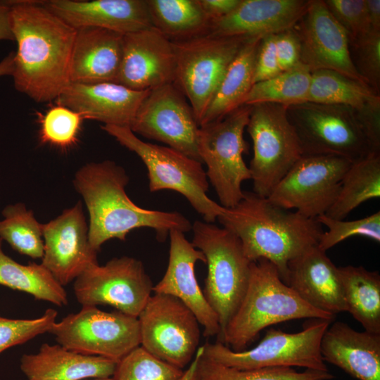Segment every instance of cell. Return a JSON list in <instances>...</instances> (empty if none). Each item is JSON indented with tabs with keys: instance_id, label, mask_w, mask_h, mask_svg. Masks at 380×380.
Masks as SVG:
<instances>
[{
	"instance_id": "cell-1",
	"label": "cell",
	"mask_w": 380,
	"mask_h": 380,
	"mask_svg": "<svg viewBox=\"0 0 380 380\" xmlns=\"http://www.w3.org/2000/svg\"><path fill=\"white\" fill-rule=\"evenodd\" d=\"M11 27L17 44L15 88L36 102L57 99L70 83L76 30L41 1H11Z\"/></svg>"
},
{
	"instance_id": "cell-2",
	"label": "cell",
	"mask_w": 380,
	"mask_h": 380,
	"mask_svg": "<svg viewBox=\"0 0 380 380\" xmlns=\"http://www.w3.org/2000/svg\"><path fill=\"white\" fill-rule=\"evenodd\" d=\"M129 177L124 168L112 160L91 162L81 167L72 180L89 213V240L98 252L111 239L125 241L132 230L153 229L158 241H164L171 230L184 233L192 228L179 212L144 209L129 199L125 192Z\"/></svg>"
},
{
	"instance_id": "cell-3",
	"label": "cell",
	"mask_w": 380,
	"mask_h": 380,
	"mask_svg": "<svg viewBox=\"0 0 380 380\" xmlns=\"http://www.w3.org/2000/svg\"><path fill=\"white\" fill-rule=\"evenodd\" d=\"M217 220L239 239L250 261H270L286 284L289 262L317 246L324 232L315 219L279 207L253 192L244 191L240 202L226 208Z\"/></svg>"
},
{
	"instance_id": "cell-4",
	"label": "cell",
	"mask_w": 380,
	"mask_h": 380,
	"mask_svg": "<svg viewBox=\"0 0 380 380\" xmlns=\"http://www.w3.org/2000/svg\"><path fill=\"white\" fill-rule=\"evenodd\" d=\"M334 317L302 300L272 262L260 259L251 262L246 293L220 336L229 348L241 351L269 326L302 318L332 322Z\"/></svg>"
},
{
	"instance_id": "cell-5",
	"label": "cell",
	"mask_w": 380,
	"mask_h": 380,
	"mask_svg": "<svg viewBox=\"0 0 380 380\" xmlns=\"http://www.w3.org/2000/svg\"><path fill=\"white\" fill-rule=\"evenodd\" d=\"M101 127L141 158L148 170L150 191L167 189L181 194L207 222L213 223L225 212L208 197V180L200 161L169 146L145 142L128 127Z\"/></svg>"
},
{
	"instance_id": "cell-6",
	"label": "cell",
	"mask_w": 380,
	"mask_h": 380,
	"mask_svg": "<svg viewBox=\"0 0 380 380\" xmlns=\"http://www.w3.org/2000/svg\"><path fill=\"white\" fill-rule=\"evenodd\" d=\"M191 229V243L203 253L208 267L203 293L217 315L222 334L246 293L252 262L239 239L224 227L196 220Z\"/></svg>"
},
{
	"instance_id": "cell-7",
	"label": "cell",
	"mask_w": 380,
	"mask_h": 380,
	"mask_svg": "<svg viewBox=\"0 0 380 380\" xmlns=\"http://www.w3.org/2000/svg\"><path fill=\"white\" fill-rule=\"evenodd\" d=\"M251 106L243 105L223 118L199 127L198 152L207 166L206 176L221 205L234 208L243 198L242 183L251 179L243 158L248 151L243 138Z\"/></svg>"
},
{
	"instance_id": "cell-8",
	"label": "cell",
	"mask_w": 380,
	"mask_h": 380,
	"mask_svg": "<svg viewBox=\"0 0 380 380\" xmlns=\"http://www.w3.org/2000/svg\"><path fill=\"white\" fill-rule=\"evenodd\" d=\"M287 107L274 103L251 106L247 131L253 156L248 167L253 193L267 198L279 182L303 156Z\"/></svg>"
},
{
	"instance_id": "cell-9",
	"label": "cell",
	"mask_w": 380,
	"mask_h": 380,
	"mask_svg": "<svg viewBox=\"0 0 380 380\" xmlns=\"http://www.w3.org/2000/svg\"><path fill=\"white\" fill-rule=\"evenodd\" d=\"M301 331L286 333L271 328L254 348L234 351L220 341L203 345V356L239 369L300 367L329 371L320 351L322 336L331 321L316 319Z\"/></svg>"
},
{
	"instance_id": "cell-10",
	"label": "cell",
	"mask_w": 380,
	"mask_h": 380,
	"mask_svg": "<svg viewBox=\"0 0 380 380\" xmlns=\"http://www.w3.org/2000/svg\"><path fill=\"white\" fill-rule=\"evenodd\" d=\"M248 38L207 33L172 42L173 84L188 100L198 126L228 66Z\"/></svg>"
},
{
	"instance_id": "cell-11",
	"label": "cell",
	"mask_w": 380,
	"mask_h": 380,
	"mask_svg": "<svg viewBox=\"0 0 380 380\" xmlns=\"http://www.w3.org/2000/svg\"><path fill=\"white\" fill-rule=\"evenodd\" d=\"M287 115L303 156L330 155L354 162L372 152L348 106L305 101L288 106Z\"/></svg>"
},
{
	"instance_id": "cell-12",
	"label": "cell",
	"mask_w": 380,
	"mask_h": 380,
	"mask_svg": "<svg viewBox=\"0 0 380 380\" xmlns=\"http://www.w3.org/2000/svg\"><path fill=\"white\" fill-rule=\"evenodd\" d=\"M49 333L62 346L84 355L118 362L140 346L137 317L96 306H82L56 322Z\"/></svg>"
},
{
	"instance_id": "cell-13",
	"label": "cell",
	"mask_w": 380,
	"mask_h": 380,
	"mask_svg": "<svg viewBox=\"0 0 380 380\" xmlns=\"http://www.w3.org/2000/svg\"><path fill=\"white\" fill-rule=\"evenodd\" d=\"M137 319L142 348L182 369L191 362L199 348L200 324L179 299L154 293Z\"/></svg>"
},
{
	"instance_id": "cell-14",
	"label": "cell",
	"mask_w": 380,
	"mask_h": 380,
	"mask_svg": "<svg viewBox=\"0 0 380 380\" xmlns=\"http://www.w3.org/2000/svg\"><path fill=\"white\" fill-rule=\"evenodd\" d=\"M351 163L336 156H303L267 198L279 207L315 219L335 201Z\"/></svg>"
},
{
	"instance_id": "cell-15",
	"label": "cell",
	"mask_w": 380,
	"mask_h": 380,
	"mask_svg": "<svg viewBox=\"0 0 380 380\" xmlns=\"http://www.w3.org/2000/svg\"><path fill=\"white\" fill-rule=\"evenodd\" d=\"M153 289L143 263L129 256L90 266L75 279L73 286L82 306L108 305L134 317L144 308Z\"/></svg>"
},
{
	"instance_id": "cell-16",
	"label": "cell",
	"mask_w": 380,
	"mask_h": 380,
	"mask_svg": "<svg viewBox=\"0 0 380 380\" xmlns=\"http://www.w3.org/2000/svg\"><path fill=\"white\" fill-rule=\"evenodd\" d=\"M129 128L134 134L163 142L201 162L197 145L199 126L188 100L173 83L149 91Z\"/></svg>"
},
{
	"instance_id": "cell-17",
	"label": "cell",
	"mask_w": 380,
	"mask_h": 380,
	"mask_svg": "<svg viewBox=\"0 0 380 380\" xmlns=\"http://www.w3.org/2000/svg\"><path fill=\"white\" fill-rule=\"evenodd\" d=\"M293 29L300 42V63L310 72L334 70L366 83L353 64L347 32L324 0H310L306 11Z\"/></svg>"
},
{
	"instance_id": "cell-18",
	"label": "cell",
	"mask_w": 380,
	"mask_h": 380,
	"mask_svg": "<svg viewBox=\"0 0 380 380\" xmlns=\"http://www.w3.org/2000/svg\"><path fill=\"white\" fill-rule=\"evenodd\" d=\"M44 255L41 264L63 286L99 264L89 240V225L81 201L42 224Z\"/></svg>"
},
{
	"instance_id": "cell-19",
	"label": "cell",
	"mask_w": 380,
	"mask_h": 380,
	"mask_svg": "<svg viewBox=\"0 0 380 380\" xmlns=\"http://www.w3.org/2000/svg\"><path fill=\"white\" fill-rule=\"evenodd\" d=\"M175 68L172 42L154 27L122 35L116 83L136 91L152 90L173 83Z\"/></svg>"
},
{
	"instance_id": "cell-20",
	"label": "cell",
	"mask_w": 380,
	"mask_h": 380,
	"mask_svg": "<svg viewBox=\"0 0 380 380\" xmlns=\"http://www.w3.org/2000/svg\"><path fill=\"white\" fill-rule=\"evenodd\" d=\"M170 250L166 271L153 291L179 299L194 314L203 327L205 337L220 336L221 327L217 314L208 303L195 274L197 261L205 262L203 253L189 241L184 233L173 229L169 233Z\"/></svg>"
},
{
	"instance_id": "cell-21",
	"label": "cell",
	"mask_w": 380,
	"mask_h": 380,
	"mask_svg": "<svg viewBox=\"0 0 380 380\" xmlns=\"http://www.w3.org/2000/svg\"><path fill=\"white\" fill-rule=\"evenodd\" d=\"M150 91L132 90L116 82H70L56 103L79 113L83 119L99 121L103 125L129 127Z\"/></svg>"
},
{
	"instance_id": "cell-22",
	"label": "cell",
	"mask_w": 380,
	"mask_h": 380,
	"mask_svg": "<svg viewBox=\"0 0 380 380\" xmlns=\"http://www.w3.org/2000/svg\"><path fill=\"white\" fill-rule=\"evenodd\" d=\"M41 2L75 30L99 27L123 35L152 27L146 0H46Z\"/></svg>"
},
{
	"instance_id": "cell-23",
	"label": "cell",
	"mask_w": 380,
	"mask_h": 380,
	"mask_svg": "<svg viewBox=\"0 0 380 380\" xmlns=\"http://www.w3.org/2000/svg\"><path fill=\"white\" fill-rule=\"evenodd\" d=\"M310 0H241L228 15L210 20L208 33L217 37H253L293 27Z\"/></svg>"
},
{
	"instance_id": "cell-24",
	"label": "cell",
	"mask_w": 380,
	"mask_h": 380,
	"mask_svg": "<svg viewBox=\"0 0 380 380\" xmlns=\"http://www.w3.org/2000/svg\"><path fill=\"white\" fill-rule=\"evenodd\" d=\"M287 285L319 310L334 317L346 311L338 267L317 245L289 262Z\"/></svg>"
},
{
	"instance_id": "cell-25",
	"label": "cell",
	"mask_w": 380,
	"mask_h": 380,
	"mask_svg": "<svg viewBox=\"0 0 380 380\" xmlns=\"http://www.w3.org/2000/svg\"><path fill=\"white\" fill-rule=\"evenodd\" d=\"M122 34L99 27L76 30L70 82H116L122 58Z\"/></svg>"
},
{
	"instance_id": "cell-26",
	"label": "cell",
	"mask_w": 380,
	"mask_h": 380,
	"mask_svg": "<svg viewBox=\"0 0 380 380\" xmlns=\"http://www.w3.org/2000/svg\"><path fill=\"white\" fill-rule=\"evenodd\" d=\"M320 351L324 361L358 380H380V334L357 331L336 322L324 333Z\"/></svg>"
},
{
	"instance_id": "cell-27",
	"label": "cell",
	"mask_w": 380,
	"mask_h": 380,
	"mask_svg": "<svg viewBox=\"0 0 380 380\" xmlns=\"http://www.w3.org/2000/svg\"><path fill=\"white\" fill-rule=\"evenodd\" d=\"M118 362L70 350L60 344H42L25 354L20 367L30 380H82L112 377Z\"/></svg>"
},
{
	"instance_id": "cell-28",
	"label": "cell",
	"mask_w": 380,
	"mask_h": 380,
	"mask_svg": "<svg viewBox=\"0 0 380 380\" xmlns=\"http://www.w3.org/2000/svg\"><path fill=\"white\" fill-rule=\"evenodd\" d=\"M262 37H250L243 43L228 66L199 127L219 120L243 105L253 84L256 56Z\"/></svg>"
},
{
	"instance_id": "cell-29",
	"label": "cell",
	"mask_w": 380,
	"mask_h": 380,
	"mask_svg": "<svg viewBox=\"0 0 380 380\" xmlns=\"http://www.w3.org/2000/svg\"><path fill=\"white\" fill-rule=\"evenodd\" d=\"M348 312L365 331L380 334V275L362 266L338 267Z\"/></svg>"
},
{
	"instance_id": "cell-30",
	"label": "cell",
	"mask_w": 380,
	"mask_h": 380,
	"mask_svg": "<svg viewBox=\"0 0 380 380\" xmlns=\"http://www.w3.org/2000/svg\"><path fill=\"white\" fill-rule=\"evenodd\" d=\"M152 27L171 42L207 34L210 20L198 0H146Z\"/></svg>"
},
{
	"instance_id": "cell-31",
	"label": "cell",
	"mask_w": 380,
	"mask_h": 380,
	"mask_svg": "<svg viewBox=\"0 0 380 380\" xmlns=\"http://www.w3.org/2000/svg\"><path fill=\"white\" fill-rule=\"evenodd\" d=\"M380 197V153L370 152L352 162L346 172L338 194L327 216L344 220L362 203Z\"/></svg>"
},
{
	"instance_id": "cell-32",
	"label": "cell",
	"mask_w": 380,
	"mask_h": 380,
	"mask_svg": "<svg viewBox=\"0 0 380 380\" xmlns=\"http://www.w3.org/2000/svg\"><path fill=\"white\" fill-rule=\"evenodd\" d=\"M0 284L57 306L68 304L66 291L41 263L22 265L6 255L0 238Z\"/></svg>"
},
{
	"instance_id": "cell-33",
	"label": "cell",
	"mask_w": 380,
	"mask_h": 380,
	"mask_svg": "<svg viewBox=\"0 0 380 380\" xmlns=\"http://www.w3.org/2000/svg\"><path fill=\"white\" fill-rule=\"evenodd\" d=\"M380 101V94L367 84L330 70L311 72L307 101L342 105L359 110Z\"/></svg>"
},
{
	"instance_id": "cell-34",
	"label": "cell",
	"mask_w": 380,
	"mask_h": 380,
	"mask_svg": "<svg viewBox=\"0 0 380 380\" xmlns=\"http://www.w3.org/2000/svg\"><path fill=\"white\" fill-rule=\"evenodd\" d=\"M311 72L303 63L253 84L243 105L274 103L286 106L307 101Z\"/></svg>"
},
{
	"instance_id": "cell-35",
	"label": "cell",
	"mask_w": 380,
	"mask_h": 380,
	"mask_svg": "<svg viewBox=\"0 0 380 380\" xmlns=\"http://www.w3.org/2000/svg\"><path fill=\"white\" fill-rule=\"evenodd\" d=\"M0 220V238L18 253L33 259L44 255L42 223L22 203L6 205Z\"/></svg>"
},
{
	"instance_id": "cell-36",
	"label": "cell",
	"mask_w": 380,
	"mask_h": 380,
	"mask_svg": "<svg viewBox=\"0 0 380 380\" xmlns=\"http://www.w3.org/2000/svg\"><path fill=\"white\" fill-rule=\"evenodd\" d=\"M329 371L306 369L299 372L287 367L239 369L208 360L200 355L196 380H330Z\"/></svg>"
},
{
	"instance_id": "cell-37",
	"label": "cell",
	"mask_w": 380,
	"mask_h": 380,
	"mask_svg": "<svg viewBox=\"0 0 380 380\" xmlns=\"http://www.w3.org/2000/svg\"><path fill=\"white\" fill-rule=\"evenodd\" d=\"M184 370L149 353L141 346L117 363L113 380H181Z\"/></svg>"
},
{
	"instance_id": "cell-38",
	"label": "cell",
	"mask_w": 380,
	"mask_h": 380,
	"mask_svg": "<svg viewBox=\"0 0 380 380\" xmlns=\"http://www.w3.org/2000/svg\"><path fill=\"white\" fill-rule=\"evenodd\" d=\"M84 119L74 110L57 104L39 115V138L47 144L62 149L75 145Z\"/></svg>"
},
{
	"instance_id": "cell-39",
	"label": "cell",
	"mask_w": 380,
	"mask_h": 380,
	"mask_svg": "<svg viewBox=\"0 0 380 380\" xmlns=\"http://www.w3.org/2000/svg\"><path fill=\"white\" fill-rule=\"evenodd\" d=\"M321 224L326 226L328 231L320 236L317 246L327 251L340 242L352 236H363L376 242H380V212L363 218L345 221L322 215L315 218Z\"/></svg>"
},
{
	"instance_id": "cell-40",
	"label": "cell",
	"mask_w": 380,
	"mask_h": 380,
	"mask_svg": "<svg viewBox=\"0 0 380 380\" xmlns=\"http://www.w3.org/2000/svg\"><path fill=\"white\" fill-rule=\"evenodd\" d=\"M57 312L51 308L34 319H15L0 317V353L12 346L50 331L56 322Z\"/></svg>"
},
{
	"instance_id": "cell-41",
	"label": "cell",
	"mask_w": 380,
	"mask_h": 380,
	"mask_svg": "<svg viewBox=\"0 0 380 380\" xmlns=\"http://www.w3.org/2000/svg\"><path fill=\"white\" fill-rule=\"evenodd\" d=\"M350 43L353 64L365 82L380 93V32H370Z\"/></svg>"
},
{
	"instance_id": "cell-42",
	"label": "cell",
	"mask_w": 380,
	"mask_h": 380,
	"mask_svg": "<svg viewBox=\"0 0 380 380\" xmlns=\"http://www.w3.org/2000/svg\"><path fill=\"white\" fill-rule=\"evenodd\" d=\"M329 12L346 30L349 42L372 32L369 30L365 0H324Z\"/></svg>"
},
{
	"instance_id": "cell-43",
	"label": "cell",
	"mask_w": 380,
	"mask_h": 380,
	"mask_svg": "<svg viewBox=\"0 0 380 380\" xmlns=\"http://www.w3.org/2000/svg\"><path fill=\"white\" fill-rule=\"evenodd\" d=\"M275 34H266L260 39L255 65L253 84L272 78L281 72L277 56Z\"/></svg>"
},
{
	"instance_id": "cell-44",
	"label": "cell",
	"mask_w": 380,
	"mask_h": 380,
	"mask_svg": "<svg viewBox=\"0 0 380 380\" xmlns=\"http://www.w3.org/2000/svg\"><path fill=\"white\" fill-rule=\"evenodd\" d=\"M276 51L281 71L290 70L300 63V46L293 27L275 34Z\"/></svg>"
},
{
	"instance_id": "cell-45",
	"label": "cell",
	"mask_w": 380,
	"mask_h": 380,
	"mask_svg": "<svg viewBox=\"0 0 380 380\" xmlns=\"http://www.w3.org/2000/svg\"><path fill=\"white\" fill-rule=\"evenodd\" d=\"M241 0H198L210 20L224 17L234 11Z\"/></svg>"
},
{
	"instance_id": "cell-46",
	"label": "cell",
	"mask_w": 380,
	"mask_h": 380,
	"mask_svg": "<svg viewBox=\"0 0 380 380\" xmlns=\"http://www.w3.org/2000/svg\"><path fill=\"white\" fill-rule=\"evenodd\" d=\"M11 1H0V40L14 41L11 27Z\"/></svg>"
},
{
	"instance_id": "cell-47",
	"label": "cell",
	"mask_w": 380,
	"mask_h": 380,
	"mask_svg": "<svg viewBox=\"0 0 380 380\" xmlns=\"http://www.w3.org/2000/svg\"><path fill=\"white\" fill-rule=\"evenodd\" d=\"M367 20L372 32H380V1L365 0Z\"/></svg>"
},
{
	"instance_id": "cell-48",
	"label": "cell",
	"mask_w": 380,
	"mask_h": 380,
	"mask_svg": "<svg viewBox=\"0 0 380 380\" xmlns=\"http://www.w3.org/2000/svg\"><path fill=\"white\" fill-rule=\"evenodd\" d=\"M203 350V346H199L198 348L195 356L191 361V362L189 364V367L187 369H186L184 372V374L181 379V380H196V366L198 357L202 353Z\"/></svg>"
},
{
	"instance_id": "cell-49",
	"label": "cell",
	"mask_w": 380,
	"mask_h": 380,
	"mask_svg": "<svg viewBox=\"0 0 380 380\" xmlns=\"http://www.w3.org/2000/svg\"><path fill=\"white\" fill-rule=\"evenodd\" d=\"M14 53L11 52L0 61V77L12 75L13 71Z\"/></svg>"
},
{
	"instance_id": "cell-50",
	"label": "cell",
	"mask_w": 380,
	"mask_h": 380,
	"mask_svg": "<svg viewBox=\"0 0 380 380\" xmlns=\"http://www.w3.org/2000/svg\"><path fill=\"white\" fill-rule=\"evenodd\" d=\"M82 380H113L112 377L108 378H92V379H85Z\"/></svg>"
},
{
	"instance_id": "cell-51",
	"label": "cell",
	"mask_w": 380,
	"mask_h": 380,
	"mask_svg": "<svg viewBox=\"0 0 380 380\" xmlns=\"http://www.w3.org/2000/svg\"><path fill=\"white\" fill-rule=\"evenodd\" d=\"M27 380H30V379H27Z\"/></svg>"
}]
</instances>
